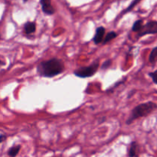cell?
Instances as JSON below:
<instances>
[{"mask_svg":"<svg viewBox=\"0 0 157 157\" xmlns=\"http://www.w3.org/2000/svg\"><path fill=\"white\" fill-rule=\"evenodd\" d=\"M37 74L42 78H54L61 75L65 70L64 61L58 58H52L41 61L37 65Z\"/></svg>","mask_w":157,"mask_h":157,"instance_id":"cell-1","label":"cell"},{"mask_svg":"<svg viewBox=\"0 0 157 157\" xmlns=\"http://www.w3.org/2000/svg\"><path fill=\"white\" fill-rule=\"evenodd\" d=\"M156 109L157 104L153 101H147V102L140 104L132 110L128 119L126 121V124L130 125L136 120L149 116Z\"/></svg>","mask_w":157,"mask_h":157,"instance_id":"cell-2","label":"cell"},{"mask_svg":"<svg viewBox=\"0 0 157 157\" xmlns=\"http://www.w3.org/2000/svg\"><path fill=\"white\" fill-rule=\"evenodd\" d=\"M100 67V60L97 59L88 66L80 67L74 71V75L78 78H87L94 76Z\"/></svg>","mask_w":157,"mask_h":157,"instance_id":"cell-3","label":"cell"},{"mask_svg":"<svg viewBox=\"0 0 157 157\" xmlns=\"http://www.w3.org/2000/svg\"><path fill=\"white\" fill-rule=\"evenodd\" d=\"M157 34V21H150L144 25L140 31L137 33V38L144 37L147 35Z\"/></svg>","mask_w":157,"mask_h":157,"instance_id":"cell-4","label":"cell"},{"mask_svg":"<svg viewBox=\"0 0 157 157\" xmlns=\"http://www.w3.org/2000/svg\"><path fill=\"white\" fill-rule=\"evenodd\" d=\"M41 6V10L43 13L47 15H52L55 13V9L52 6L51 0H41L39 2Z\"/></svg>","mask_w":157,"mask_h":157,"instance_id":"cell-5","label":"cell"},{"mask_svg":"<svg viewBox=\"0 0 157 157\" xmlns=\"http://www.w3.org/2000/svg\"><path fill=\"white\" fill-rule=\"evenodd\" d=\"M105 32L106 29L103 26H100V27L97 28L94 37L93 38V41L95 44H99L104 41V38H105V36H104Z\"/></svg>","mask_w":157,"mask_h":157,"instance_id":"cell-6","label":"cell"},{"mask_svg":"<svg viewBox=\"0 0 157 157\" xmlns=\"http://www.w3.org/2000/svg\"><path fill=\"white\" fill-rule=\"evenodd\" d=\"M140 146L136 141H133L130 143L128 148V156L129 157H138L139 155Z\"/></svg>","mask_w":157,"mask_h":157,"instance_id":"cell-7","label":"cell"},{"mask_svg":"<svg viewBox=\"0 0 157 157\" xmlns=\"http://www.w3.org/2000/svg\"><path fill=\"white\" fill-rule=\"evenodd\" d=\"M23 31L26 35H32L35 33L36 32V24L34 21H27L25 23Z\"/></svg>","mask_w":157,"mask_h":157,"instance_id":"cell-8","label":"cell"},{"mask_svg":"<svg viewBox=\"0 0 157 157\" xmlns=\"http://www.w3.org/2000/svg\"><path fill=\"white\" fill-rule=\"evenodd\" d=\"M20 150H21V146L20 145L13 146V147H10L9 150H8V155L10 157H15L18 154Z\"/></svg>","mask_w":157,"mask_h":157,"instance_id":"cell-9","label":"cell"},{"mask_svg":"<svg viewBox=\"0 0 157 157\" xmlns=\"http://www.w3.org/2000/svg\"><path fill=\"white\" fill-rule=\"evenodd\" d=\"M144 19H138L133 23V27H132V31L134 32H139L144 27Z\"/></svg>","mask_w":157,"mask_h":157,"instance_id":"cell-10","label":"cell"},{"mask_svg":"<svg viewBox=\"0 0 157 157\" xmlns=\"http://www.w3.org/2000/svg\"><path fill=\"white\" fill-rule=\"evenodd\" d=\"M149 61L152 64H155L157 62V46L152 49L149 56Z\"/></svg>","mask_w":157,"mask_h":157,"instance_id":"cell-11","label":"cell"},{"mask_svg":"<svg viewBox=\"0 0 157 157\" xmlns=\"http://www.w3.org/2000/svg\"><path fill=\"white\" fill-rule=\"evenodd\" d=\"M117 37V32H113V31L109 32V33L107 34V35L105 36V38H104V41H103V44H107V42L112 41L113 39L116 38Z\"/></svg>","mask_w":157,"mask_h":157,"instance_id":"cell-12","label":"cell"},{"mask_svg":"<svg viewBox=\"0 0 157 157\" xmlns=\"http://www.w3.org/2000/svg\"><path fill=\"white\" fill-rule=\"evenodd\" d=\"M111 64H112V61H111V60H107V61H104V64H103L102 65H101V69L102 71L107 70V69H108V68H110V66H111Z\"/></svg>","mask_w":157,"mask_h":157,"instance_id":"cell-13","label":"cell"},{"mask_svg":"<svg viewBox=\"0 0 157 157\" xmlns=\"http://www.w3.org/2000/svg\"><path fill=\"white\" fill-rule=\"evenodd\" d=\"M148 75L149 77H150V78H152V81H153V83L157 84V70H156L153 72H150V73L148 74Z\"/></svg>","mask_w":157,"mask_h":157,"instance_id":"cell-14","label":"cell"},{"mask_svg":"<svg viewBox=\"0 0 157 157\" xmlns=\"http://www.w3.org/2000/svg\"><path fill=\"white\" fill-rule=\"evenodd\" d=\"M140 1H133V2H132V3L130 5V6H129V7L127 8V9H126L125 11H124V13H123V14H125V13H127V12H130V11L131 10V9H133V8H134L135 6H136V5H137L138 3H140Z\"/></svg>","mask_w":157,"mask_h":157,"instance_id":"cell-15","label":"cell"},{"mask_svg":"<svg viewBox=\"0 0 157 157\" xmlns=\"http://www.w3.org/2000/svg\"><path fill=\"white\" fill-rule=\"evenodd\" d=\"M6 135H5V134H1L0 135V143H3L4 142V141H6Z\"/></svg>","mask_w":157,"mask_h":157,"instance_id":"cell-16","label":"cell"}]
</instances>
